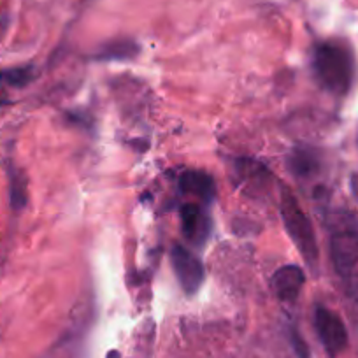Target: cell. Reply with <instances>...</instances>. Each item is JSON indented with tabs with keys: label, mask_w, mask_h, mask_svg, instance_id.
Returning <instances> with one entry per match:
<instances>
[{
	"label": "cell",
	"mask_w": 358,
	"mask_h": 358,
	"mask_svg": "<svg viewBox=\"0 0 358 358\" xmlns=\"http://www.w3.org/2000/svg\"><path fill=\"white\" fill-rule=\"evenodd\" d=\"M290 343H292V348H294L295 355H297L299 358H309L308 343L302 339V336L299 334V330L295 329V327H292L290 329Z\"/></svg>",
	"instance_id": "cell-14"
},
{
	"label": "cell",
	"mask_w": 358,
	"mask_h": 358,
	"mask_svg": "<svg viewBox=\"0 0 358 358\" xmlns=\"http://www.w3.org/2000/svg\"><path fill=\"white\" fill-rule=\"evenodd\" d=\"M330 258L346 290L358 297V220L350 213H341L332 222Z\"/></svg>",
	"instance_id": "cell-2"
},
{
	"label": "cell",
	"mask_w": 358,
	"mask_h": 358,
	"mask_svg": "<svg viewBox=\"0 0 358 358\" xmlns=\"http://www.w3.org/2000/svg\"><path fill=\"white\" fill-rule=\"evenodd\" d=\"M313 71L320 85L337 97H344L355 81V58L339 41H325L315 48Z\"/></svg>",
	"instance_id": "cell-1"
},
{
	"label": "cell",
	"mask_w": 358,
	"mask_h": 358,
	"mask_svg": "<svg viewBox=\"0 0 358 358\" xmlns=\"http://www.w3.org/2000/svg\"><path fill=\"white\" fill-rule=\"evenodd\" d=\"M273 290L276 297L283 302H295L301 295L306 283V274L299 265H283L273 274Z\"/></svg>",
	"instance_id": "cell-8"
},
{
	"label": "cell",
	"mask_w": 358,
	"mask_h": 358,
	"mask_svg": "<svg viewBox=\"0 0 358 358\" xmlns=\"http://www.w3.org/2000/svg\"><path fill=\"white\" fill-rule=\"evenodd\" d=\"M350 187H351V194H353L355 201L358 202V172H357V174L351 176V179H350Z\"/></svg>",
	"instance_id": "cell-15"
},
{
	"label": "cell",
	"mask_w": 358,
	"mask_h": 358,
	"mask_svg": "<svg viewBox=\"0 0 358 358\" xmlns=\"http://www.w3.org/2000/svg\"><path fill=\"white\" fill-rule=\"evenodd\" d=\"M179 190L183 194L195 195L204 202H211L216 195V185L211 174L190 169L179 176Z\"/></svg>",
	"instance_id": "cell-9"
},
{
	"label": "cell",
	"mask_w": 358,
	"mask_h": 358,
	"mask_svg": "<svg viewBox=\"0 0 358 358\" xmlns=\"http://www.w3.org/2000/svg\"><path fill=\"white\" fill-rule=\"evenodd\" d=\"M108 358H120V353L118 351H111V353L108 355Z\"/></svg>",
	"instance_id": "cell-16"
},
{
	"label": "cell",
	"mask_w": 358,
	"mask_h": 358,
	"mask_svg": "<svg viewBox=\"0 0 358 358\" xmlns=\"http://www.w3.org/2000/svg\"><path fill=\"white\" fill-rule=\"evenodd\" d=\"M139 46L130 41H122V43H111L99 51L97 60H129V58L136 57Z\"/></svg>",
	"instance_id": "cell-12"
},
{
	"label": "cell",
	"mask_w": 358,
	"mask_h": 358,
	"mask_svg": "<svg viewBox=\"0 0 358 358\" xmlns=\"http://www.w3.org/2000/svg\"><path fill=\"white\" fill-rule=\"evenodd\" d=\"M179 218H181V232L187 237L188 243L199 248L208 243L209 234H211V220L201 206L185 204L179 209Z\"/></svg>",
	"instance_id": "cell-7"
},
{
	"label": "cell",
	"mask_w": 358,
	"mask_h": 358,
	"mask_svg": "<svg viewBox=\"0 0 358 358\" xmlns=\"http://www.w3.org/2000/svg\"><path fill=\"white\" fill-rule=\"evenodd\" d=\"M6 104V102L4 101H0V108H2V106H4Z\"/></svg>",
	"instance_id": "cell-17"
},
{
	"label": "cell",
	"mask_w": 358,
	"mask_h": 358,
	"mask_svg": "<svg viewBox=\"0 0 358 358\" xmlns=\"http://www.w3.org/2000/svg\"><path fill=\"white\" fill-rule=\"evenodd\" d=\"M8 178H9V199H11V208L15 211H22L29 202V194H27V178L22 169L16 167L15 164L8 165Z\"/></svg>",
	"instance_id": "cell-11"
},
{
	"label": "cell",
	"mask_w": 358,
	"mask_h": 358,
	"mask_svg": "<svg viewBox=\"0 0 358 358\" xmlns=\"http://www.w3.org/2000/svg\"><path fill=\"white\" fill-rule=\"evenodd\" d=\"M171 265L178 278L179 287L183 288L187 295H195L202 287L206 278V271L202 262L181 244H174L171 250Z\"/></svg>",
	"instance_id": "cell-4"
},
{
	"label": "cell",
	"mask_w": 358,
	"mask_h": 358,
	"mask_svg": "<svg viewBox=\"0 0 358 358\" xmlns=\"http://www.w3.org/2000/svg\"><path fill=\"white\" fill-rule=\"evenodd\" d=\"M315 329L322 341L323 348L330 357H337L348 346V330L339 315L327 309L325 306H316Z\"/></svg>",
	"instance_id": "cell-5"
},
{
	"label": "cell",
	"mask_w": 358,
	"mask_h": 358,
	"mask_svg": "<svg viewBox=\"0 0 358 358\" xmlns=\"http://www.w3.org/2000/svg\"><path fill=\"white\" fill-rule=\"evenodd\" d=\"M34 78H36V71H34L32 65L0 71V83H4V85L9 86H16V88L29 85V83H32Z\"/></svg>",
	"instance_id": "cell-13"
},
{
	"label": "cell",
	"mask_w": 358,
	"mask_h": 358,
	"mask_svg": "<svg viewBox=\"0 0 358 358\" xmlns=\"http://www.w3.org/2000/svg\"><path fill=\"white\" fill-rule=\"evenodd\" d=\"M280 213L290 241L297 248V251L301 253L302 260L308 264V267H311L315 271L320 260V250L318 241H316L315 227H313L309 216L302 211L297 199L287 188H283V192H281Z\"/></svg>",
	"instance_id": "cell-3"
},
{
	"label": "cell",
	"mask_w": 358,
	"mask_h": 358,
	"mask_svg": "<svg viewBox=\"0 0 358 358\" xmlns=\"http://www.w3.org/2000/svg\"><path fill=\"white\" fill-rule=\"evenodd\" d=\"M288 171L295 176V178H313L318 174L320 167H322V160H320L318 151L313 150L309 146H299L290 151L287 158Z\"/></svg>",
	"instance_id": "cell-10"
},
{
	"label": "cell",
	"mask_w": 358,
	"mask_h": 358,
	"mask_svg": "<svg viewBox=\"0 0 358 358\" xmlns=\"http://www.w3.org/2000/svg\"><path fill=\"white\" fill-rule=\"evenodd\" d=\"M232 178L241 190L248 192L250 195H262L273 185V176L264 164L255 160L241 158L232 165Z\"/></svg>",
	"instance_id": "cell-6"
}]
</instances>
